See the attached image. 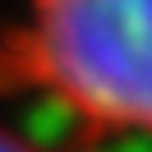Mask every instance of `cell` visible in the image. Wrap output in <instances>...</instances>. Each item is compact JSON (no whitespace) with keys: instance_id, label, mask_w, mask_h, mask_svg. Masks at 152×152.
I'll use <instances>...</instances> for the list:
<instances>
[{"instance_id":"obj_2","label":"cell","mask_w":152,"mask_h":152,"mask_svg":"<svg viewBox=\"0 0 152 152\" xmlns=\"http://www.w3.org/2000/svg\"><path fill=\"white\" fill-rule=\"evenodd\" d=\"M83 134H88L83 115L56 92H37L28 102V111H23V120H19V138L28 148H37V152H65Z\"/></svg>"},{"instance_id":"obj_1","label":"cell","mask_w":152,"mask_h":152,"mask_svg":"<svg viewBox=\"0 0 152 152\" xmlns=\"http://www.w3.org/2000/svg\"><path fill=\"white\" fill-rule=\"evenodd\" d=\"M10 56L19 78L65 97L88 129L152 138V0L42 5Z\"/></svg>"},{"instance_id":"obj_3","label":"cell","mask_w":152,"mask_h":152,"mask_svg":"<svg viewBox=\"0 0 152 152\" xmlns=\"http://www.w3.org/2000/svg\"><path fill=\"white\" fill-rule=\"evenodd\" d=\"M115 152H152V138H120Z\"/></svg>"},{"instance_id":"obj_4","label":"cell","mask_w":152,"mask_h":152,"mask_svg":"<svg viewBox=\"0 0 152 152\" xmlns=\"http://www.w3.org/2000/svg\"><path fill=\"white\" fill-rule=\"evenodd\" d=\"M0 152H37V148H28V143L14 138V134H0Z\"/></svg>"}]
</instances>
